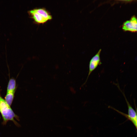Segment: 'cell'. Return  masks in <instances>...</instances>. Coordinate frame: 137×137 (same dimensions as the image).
<instances>
[{"mask_svg":"<svg viewBox=\"0 0 137 137\" xmlns=\"http://www.w3.org/2000/svg\"><path fill=\"white\" fill-rule=\"evenodd\" d=\"M16 87L15 80L13 78L10 79L7 86V92H15Z\"/></svg>","mask_w":137,"mask_h":137,"instance_id":"obj_7","label":"cell"},{"mask_svg":"<svg viewBox=\"0 0 137 137\" xmlns=\"http://www.w3.org/2000/svg\"><path fill=\"white\" fill-rule=\"evenodd\" d=\"M136 120L137 122V109H136Z\"/></svg>","mask_w":137,"mask_h":137,"instance_id":"obj_9","label":"cell"},{"mask_svg":"<svg viewBox=\"0 0 137 137\" xmlns=\"http://www.w3.org/2000/svg\"><path fill=\"white\" fill-rule=\"evenodd\" d=\"M36 12L41 14L48 20L52 19V16L46 10L43 8H38L33 9Z\"/></svg>","mask_w":137,"mask_h":137,"instance_id":"obj_6","label":"cell"},{"mask_svg":"<svg viewBox=\"0 0 137 137\" xmlns=\"http://www.w3.org/2000/svg\"><path fill=\"white\" fill-rule=\"evenodd\" d=\"M123 29L124 31L131 32H137V18L134 16H132L130 20L124 23L122 25Z\"/></svg>","mask_w":137,"mask_h":137,"instance_id":"obj_4","label":"cell"},{"mask_svg":"<svg viewBox=\"0 0 137 137\" xmlns=\"http://www.w3.org/2000/svg\"><path fill=\"white\" fill-rule=\"evenodd\" d=\"M15 92H7L5 96V100L7 103L11 106L12 102L14 97Z\"/></svg>","mask_w":137,"mask_h":137,"instance_id":"obj_8","label":"cell"},{"mask_svg":"<svg viewBox=\"0 0 137 137\" xmlns=\"http://www.w3.org/2000/svg\"><path fill=\"white\" fill-rule=\"evenodd\" d=\"M0 113L3 119L2 124L6 125L9 121H12L17 126H19V124L15 119L19 120V116L14 112L13 110L5 100L0 95Z\"/></svg>","mask_w":137,"mask_h":137,"instance_id":"obj_1","label":"cell"},{"mask_svg":"<svg viewBox=\"0 0 137 137\" xmlns=\"http://www.w3.org/2000/svg\"><path fill=\"white\" fill-rule=\"evenodd\" d=\"M29 13L35 21L37 23H43L47 21L42 15L35 11L33 9L29 11Z\"/></svg>","mask_w":137,"mask_h":137,"instance_id":"obj_5","label":"cell"},{"mask_svg":"<svg viewBox=\"0 0 137 137\" xmlns=\"http://www.w3.org/2000/svg\"><path fill=\"white\" fill-rule=\"evenodd\" d=\"M116 85L122 93L126 101L128 107V114L127 115L122 112L111 106H109L108 107L116 111L118 113L124 115L132 122L136 120V113L127 100L124 92H123L120 88L118 83L116 84Z\"/></svg>","mask_w":137,"mask_h":137,"instance_id":"obj_3","label":"cell"},{"mask_svg":"<svg viewBox=\"0 0 137 137\" xmlns=\"http://www.w3.org/2000/svg\"><path fill=\"white\" fill-rule=\"evenodd\" d=\"M101 51V49H100L97 53L94 55L90 60L89 65V70L88 74L85 82L82 85L83 86L86 83L89 77L92 73L98 67V65L101 64L100 55Z\"/></svg>","mask_w":137,"mask_h":137,"instance_id":"obj_2","label":"cell"}]
</instances>
